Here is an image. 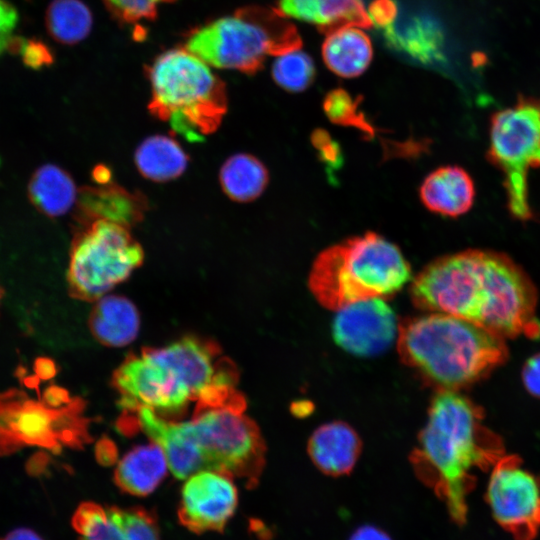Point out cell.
<instances>
[{
	"label": "cell",
	"instance_id": "1",
	"mask_svg": "<svg viewBox=\"0 0 540 540\" xmlns=\"http://www.w3.org/2000/svg\"><path fill=\"white\" fill-rule=\"evenodd\" d=\"M420 309L453 315L501 337H540L537 290L509 256L467 249L425 266L411 286Z\"/></svg>",
	"mask_w": 540,
	"mask_h": 540
},
{
	"label": "cell",
	"instance_id": "2",
	"mask_svg": "<svg viewBox=\"0 0 540 540\" xmlns=\"http://www.w3.org/2000/svg\"><path fill=\"white\" fill-rule=\"evenodd\" d=\"M483 411L456 391L440 390L410 460L419 479L432 488L458 525L467 520V498L476 470H488L504 455L498 435L482 422Z\"/></svg>",
	"mask_w": 540,
	"mask_h": 540
},
{
	"label": "cell",
	"instance_id": "3",
	"mask_svg": "<svg viewBox=\"0 0 540 540\" xmlns=\"http://www.w3.org/2000/svg\"><path fill=\"white\" fill-rule=\"evenodd\" d=\"M245 406L195 409L192 420L170 422L163 448L170 471L186 479L204 470L226 474L257 485L265 465L266 447Z\"/></svg>",
	"mask_w": 540,
	"mask_h": 540
},
{
	"label": "cell",
	"instance_id": "4",
	"mask_svg": "<svg viewBox=\"0 0 540 540\" xmlns=\"http://www.w3.org/2000/svg\"><path fill=\"white\" fill-rule=\"evenodd\" d=\"M401 360L440 390L456 391L503 363V337L444 313L412 318L398 329Z\"/></svg>",
	"mask_w": 540,
	"mask_h": 540
},
{
	"label": "cell",
	"instance_id": "5",
	"mask_svg": "<svg viewBox=\"0 0 540 540\" xmlns=\"http://www.w3.org/2000/svg\"><path fill=\"white\" fill-rule=\"evenodd\" d=\"M410 279L411 269L400 249L367 232L318 254L308 284L321 305L339 310L360 300L391 296Z\"/></svg>",
	"mask_w": 540,
	"mask_h": 540
},
{
	"label": "cell",
	"instance_id": "6",
	"mask_svg": "<svg viewBox=\"0 0 540 540\" xmlns=\"http://www.w3.org/2000/svg\"><path fill=\"white\" fill-rule=\"evenodd\" d=\"M146 74L153 117L192 142L203 141L220 127L228 108L225 83L184 46L163 51Z\"/></svg>",
	"mask_w": 540,
	"mask_h": 540
},
{
	"label": "cell",
	"instance_id": "7",
	"mask_svg": "<svg viewBox=\"0 0 540 540\" xmlns=\"http://www.w3.org/2000/svg\"><path fill=\"white\" fill-rule=\"evenodd\" d=\"M296 27L276 8L249 6L187 33L184 47L211 67L258 72L267 55L299 50Z\"/></svg>",
	"mask_w": 540,
	"mask_h": 540
},
{
	"label": "cell",
	"instance_id": "8",
	"mask_svg": "<svg viewBox=\"0 0 540 540\" xmlns=\"http://www.w3.org/2000/svg\"><path fill=\"white\" fill-rule=\"evenodd\" d=\"M143 260V248L130 228L107 220L78 226L69 253L68 292L78 300L97 301Z\"/></svg>",
	"mask_w": 540,
	"mask_h": 540
},
{
	"label": "cell",
	"instance_id": "9",
	"mask_svg": "<svg viewBox=\"0 0 540 540\" xmlns=\"http://www.w3.org/2000/svg\"><path fill=\"white\" fill-rule=\"evenodd\" d=\"M489 138L487 156L503 173L508 209L516 219L527 221L533 216L528 171L540 168V101L519 97L513 107L495 112Z\"/></svg>",
	"mask_w": 540,
	"mask_h": 540
},
{
	"label": "cell",
	"instance_id": "10",
	"mask_svg": "<svg viewBox=\"0 0 540 540\" xmlns=\"http://www.w3.org/2000/svg\"><path fill=\"white\" fill-rule=\"evenodd\" d=\"M81 410L82 401L76 399L51 408L20 389L0 391V457L26 447L58 452L62 445H80L86 435Z\"/></svg>",
	"mask_w": 540,
	"mask_h": 540
},
{
	"label": "cell",
	"instance_id": "11",
	"mask_svg": "<svg viewBox=\"0 0 540 540\" xmlns=\"http://www.w3.org/2000/svg\"><path fill=\"white\" fill-rule=\"evenodd\" d=\"M485 500L496 523L514 540H534L540 531V479L516 455L492 467Z\"/></svg>",
	"mask_w": 540,
	"mask_h": 540
},
{
	"label": "cell",
	"instance_id": "12",
	"mask_svg": "<svg viewBox=\"0 0 540 540\" xmlns=\"http://www.w3.org/2000/svg\"><path fill=\"white\" fill-rule=\"evenodd\" d=\"M112 384L120 394L119 405L128 412L147 407L180 413L192 401L189 392L148 348L139 355L129 354L115 370Z\"/></svg>",
	"mask_w": 540,
	"mask_h": 540
},
{
	"label": "cell",
	"instance_id": "13",
	"mask_svg": "<svg viewBox=\"0 0 540 540\" xmlns=\"http://www.w3.org/2000/svg\"><path fill=\"white\" fill-rule=\"evenodd\" d=\"M237 504L238 491L233 478L204 470L191 475L184 483L178 518L181 525L196 534L222 532Z\"/></svg>",
	"mask_w": 540,
	"mask_h": 540
},
{
	"label": "cell",
	"instance_id": "14",
	"mask_svg": "<svg viewBox=\"0 0 540 540\" xmlns=\"http://www.w3.org/2000/svg\"><path fill=\"white\" fill-rule=\"evenodd\" d=\"M332 330L335 342L344 350L372 356L392 344L398 326L392 308L382 298H369L339 309Z\"/></svg>",
	"mask_w": 540,
	"mask_h": 540
},
{
	"label": "cell",
	"instance_id": "15",
	"mask_svg": "<svg viewBox=\"0 0 540 540\" xmlns=\"http://www.w3.org/2000/svg\"><path fill=\"white\" fill-rule=\"evenodd\" d=\"M78 540H160L156 516L142 507L81 503L71 520Z\"/></svg>",
	"mask_w": 540,
	"mask_h": 540
},
{
	"label": "cell",
	"instance_id": "16",
	"mask_svg": "<svg viewBox=\"0 0 540 540\" xmlns=\"http://www.w3.org/2000/svg\"><path fill=\"white\" fill-rule=\"evenodd\" d=\"M74 218L78 226L107 220L128 228L138 224L148 208L146 197L112 181L85 186L78 192Z\"/></svg>",
	"mask_w": 540,
	"mask_h": 540
},
{
	"label": "cell",
	"instance_id": "17",
	"mask_svg": "<svg viewBox=\"0 0 540 540\" xmlns=\"http://www.w3.org/2000/svg\"><path fill=\"white\" fill-rule=\"evenodd\" d=\"M380 30L389 48L421 64L446 63L444 30L433 16L413 15Z\"/></svg>",
	"mask_w": 540,
	"mask_h": 540
},
{
	"label": "cell",
	"instance_id": "18",
	"mask_svg": "<svg viewBox=\"0 0 540 540\" xmlns=\"http://www.w3.org/2000/svg\"><path fill=\"white\" fill-rule=\"evenodd\" d=\"M424 206L433 213L458 217L474 204L475 185L466 170L459 166H443L432 171L419 190Z\"/></svg>",
	"mask_w": 540,
	"mask_h": 540
},
{
	"label": "cell",
	"instance_id": "19",
	"mask_svg": "<svg viewBox=\"0 0 540 540\" xmlns=\"http://www.w3.org/2000/svg\"><path fill=\"white\" fill-rule=\"evenodd\" d=\"M361 451L357 433L337 421L320 426L310 437L308 453L324 474L342 476L352 471Z\"/></svg>",
	"mask_w": 540,
	"mask_h": 540
},
{
	"label": "cell",
	"instance_id": "20",
	"mask_svg": "<svg viewBox=\"0 0 540 540\" xmlns=\"http://www.w3.org/2000/svg\"><path fill=\"white\" fill-rule=\"evenodd\" d=\"M277 9L285 16L316 25L325 35L343 27L373 25L362 0H278Z\"/></svg>",
	"mask_w": 540,
	"mask_h": 540
},
{
	"label": "cell",
	"instance_id": "21",
	"mask_svg": "<svg viewBox=\"0 0 540 540\" xmlns=\"http://www.w3.org/2000/svg\"><path fill=\"white\" fill-rule=\"evenodd\" d=\"M168 468L163 449L155 442L130 450L118 463L114 481L123 492L147 496L164 479Z\"/></svg>",
	"mask_w": 540,
	"mask_h": 540
},
{
	"label": "cell",
	"instance_id": "22",
	"mask_svg": "<svg viewBox=\"0 0 540 540\" xmlns=\"http://www.w3.org/2000/svg\"><path fill=\"white\" fill-rule=\"evenodd\" d=\"M140 317L136 306L126 297L103 296L96 301L90 317L92 335L107 346L120 347L137 336Z\"/></svg>",
	"mask_w": 540,
	"mask_h": 540
},
{
	"label": "cell",
	"instance_id": "23",
	"mask_svg": "<svg viewBox=\"0 0 540 540\" xmlns=\"http://www.w3.org/2000/svg\"><path fill=\"white\" fill-rule=\"evenodd\" d=\"M326 36L322 56L332 72L344 78H353L367 69L373 52L366 33L355 26H348Z\"/></svg>",
	"mask_w": 540,
	"mask_h": 540
},
{
	"label": "cell",
	"instance_id": "24",
	"mask_svg": "<svg viewBox=\"0 0 540 540\" xmlns=\"http://www.w3.org/2000/svg\"><path fill=\"white\" fill-rule=\"evenodd\" d=\"M189 156L181 145L167 135L145 138L136 148L134 163L139 173L153 182H168L181 176Z\"/></svg>",
	"mask_w": 540,
	"mask_h": 540
},
{
	"label": "cell",
	"instance_id": "25",
	"mask_svg": "<svg viewBox=\"0 0 540 540\" xmlns=\"http://www.w3.org/2000/svg\"><path fill=\"white\" fill-rule=\"evenodd\" d=\"M71 175L54 164L39 167L28 184V196L34 207L48 217L66 214L78 197Z\"/></svg>",
	"mask_w": 540,
	"mask_h": 540
},
{
	"label": "cell",
	"instance_id": "26",
	"mask_svg": "<svg viewBox=\"0 0 540 540\" xmlns=\"http://www.w3.org/2000/svg\"><path fill=\"white\" fill-rule=\"evenodd\" d=\"M265 165L248 153L230 156L221 166L219 182L223 192L233 201L250 202L257 199L268 185Z\"/></svg>",
	"mask_w": 540,
	"mask_h": 540
},
{
	"label": "cell",
	"instance_id": "27",
	"mask_svg": "<svg viewBox=\"0 0 540 540\" xmlns=\"http://www.w3.org/2000/svg\"><path fill=\"white\" fill-rule=\"evenodd\" d=\"M45 26L58 43L74 45L90 34L93 15L82 0H52L45 12Z\"/></svg>",
	"mask_w": 540,
	"mask_h": 540
},
{
	"label": "cell",
	"instance_id": "28",
	"mask_svg": "<svg viewBox=\"0 0 540 540\" xmlns=\"http://www.w3.org/2000/svg\"><path fill=\"white\" fill-rule=\"evenodd\" d=\"M314 62L309 55L295 50L278 56L272 66L274 81L290 92L308 88L315 79Z\"/></svg>",
	"mask_w": 540,
	"mask_h": 540
},
{
	"label": "cell",
	"instance_id": "29",
	"mask_svg": "<svg viewBox=\"0 0 540 540\" xmlns=\"http://www.w3.org/2000/svg\"><path fill=\"white\" fill-rule=\"evenodd\" d=\"M361 98H353L346 90L336 88L328 92L323 101V110L328 119L337 125L354 127L368 136L374 128L358 109Z\"/></svg>",
	"mask_w": 540,
	"mask_h": 540
},
{
	"label": "cell",
	"instance_id": "30",
	"mask_svg": "<svg viewBox=\"0 0 540 540\" xmlns=\"http://www.w3.org/2000/svg\"><path fill=\"white\" fill-rule=\"evenodd\" d=\"M116 20L127 25L153 21L161 5L173 0H102Z\"/></svg>",
	"mask_w": 540,
	"mask_h": 540
},
{
	"label": "cell",
	"instance_id": "31",
	"mask_svg": "<svg viewBox=\"0 0 540 540\" xmlns=\"http://www.w3.org/2000/svg\"><path fill=\"white\" fill-rule=\"evenodd\" d=\"M20 55L24 66L32 70L49 67L55 61L52 47L38 37L27 38Z\"/></svg>",
	"mask_w": 540,
	"mask_h": 540
},
{
	"label": "cell",
	"instance_id": "32",
	"mask_svg": "<svg viewBox=\"0 0 540 540\" xmlns=\"http://www.w3.org/2000/svg\"><path fill=\"white\" fill-rule=\"evenodd\" d=\"M311 141L325 164L332 168L340 167L342 162L340 146L328 132L316 129L311 136Z\"/></svg>",
	"mask_w": 540,
	"mask_h": 540
},
{
	"label": "cell",
	"instance_id": "33",
	"mask_svg": "<svg viewBox=\"0 0 540 540\" xmlns=\"http://www.w3.org/2000/svg\"><path fill=\"white\" fill-rule=\"evenodd\" d=\"M397 12L398 8L394 0H373L368 14L372 23L382 29L395 22Z\"/></svg>",
	"mask_w": 540,
	"mask_h": 540
},
{
	"label": "cell",
	"instance_id": "34",
	"mask_svg": "<svg viewBox=\"0 0 540 540\" xmlns=\"http://www.w3.org/2000/svg\"><path fill=\"white\" fill-rule=\"evenodd\" d=\"M16 7L8 0H0V56L6 51L8 39L18 23Z\"/></svg>",
	"mask_w": 540,
	"mask_h": 540
},
{
	"label": "cell",
	"instance_id": "35",
	"mask_svg": "<svg viewBox=\"0 0 540 540\" xmlns=\"http://www.w3.org/2000/svg\"><path fill=\"white\" fill-rule=\"evenodd\" d=\"M522 379L527 391L540 398V353L533 355L525 362Z\"/></svg>",
	"mask_w": 540,
	"mask_h": 540
},
{
	"label": "cell",
	"instance_id": "36",
	"mask_svg": "<svg viewBox=\"0 0 540 540\" xmlns=\"http://www.w3.org/2000/svg\"><path fill=\"white\" fill-rule=\"evenodd\" d=\"M41 400L51 408H61L71 401L67 391L55 385H51L44 390Z\"/></svg>",
	"mask_w": 540,
	"mask_h": 540
},
{
	"label": "cell",
	"instance_id": "37",
	"mask_svg": "<svg viewBox=\"0 0 540 540\" xmlns=\"http://www.w3.org/2000/svg\"><path fill=\"white\" fill-rule=\"evenodd\" d=\"M349 540H392L382 529L373 525H363L357 528Z\"/></svg>",
	"mask_w": 540,
	"mask_h": 540
},
{
	"label": "cell",
	"instance_id": "38",
	"mask_svg": "<svg viewBox=\"0 0 540 540\" xmlns=\"http://www.w3.org/2000/svg\"><path fill=\"white\" fill-rule=\"evenodd\" d=\"M35 376L39 380H49L57 373L55 363L47 357H39L34 362Z\"/></svg>",
	"mask_w": 540,
	"mask_h": 540
},
{
	"label": "cell",
	"instance_id": "39",
	"mask_svg": "<svg viewBox=\"0 0 540 540\" xmlns=\"http://www.w3.org/2000/svg\"><path fill=\"white\" fill-rule=\"evenodd\" d=\"M98 461L104 465H111L116 460L115 446L109 440H101L96 447Z\"/></svg>",
	"mask_w": 540,
	"mask_h": 540
},
{
	"label": "cell",
	"instance_id": "40",
	"mask_svg": "<svg viewBox=\"0 0 540 540\" xmlns=\"http://www.w3.org/2000/svg\"><path fill=\"white\" fill-rule=\"evenodd\" d=\"M2 540H44L38 533L29 528H17L9 532Z\"/></svg>",
	"mask_w": 540,
	"mask_h": 540
},
{
	"label": "cell",
	"instance_id": "41",
	"mask_svg": "<svg viewBox=\"0 0 540 540\" xmlns=\"http://www.w3.org/2000/svg\"><path fill=\"white\" fill-rule=\"evenodd\" d=\"M25 38L20 35H12L6 44V51L11 55L21 54L23 49Z\"/></svg>",
	"mask_w": 540,
	"mask_h": 540
},
{
	"label": "cell",
	"instance_id": "42",
	"mask_svg": "<svg viewBox=\"0 0 540 540\" xmlns=\"http://www.w3.org/2000/svg\"><path fill=\"white\" fill-rule=\"evenodd\" d=\"M92 178L97 184H104L111 181L110 169L106 166L99 165L93 169Z\"/></svg>",
	"mask_w": 540,
	"mask_h": 540
},
{
	"label": "cell",
	"instance_id": "43",
	"mask_svg": "<svg viewBox=\"0 0 540 540\" xmlns=\"http://www.w3.org/2000/svg\"><path fill=\"white\" fill-rule=\"evenodd\" d=\"M472 59L473 64L478 67L484 65L486 57L484 54L477 52L475 55L472 56Z\"/></svg>",
	"mask_w": 540,
	"mask_h": 540
},
{
	"label": "cell",
	"instance_id": "44",
	"mask_svg": "<svg viewBox=\"0 0 540 540\" xmlns=\"http://www.w3.org/2000/svg\"><path fill=\"white\" fill-rule=\"evenodd\" d=\"M3 295H4V291H3L2 286L0 285V305H1V301H2Z\"/></svg>",
	"mask_w": 540,
	"mask_h": 540
}]
</instances>
